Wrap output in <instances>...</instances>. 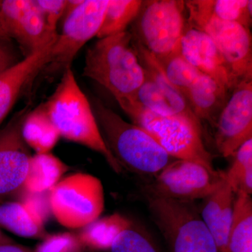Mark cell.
Segmentation results:
<instances>
[{
	"mask_svg": "<svg viewBox=\"0 0 252 252\" xmlns=\"http://www.w3.org/2000/svg\"><path fill=\"white\" fill-rule=\"evenodd\" d=\"M44 104L61 137L97 152L114 172H122L104 140L91 104L78 84L72 68L63 72L59 85Z\"/></svg>",
	"mask_w": 252,
	"mask_h": 252,
	"instance_id": "1",
	"label": "cell"
},
{
	"mask_svg": "<svg viewBox=\"0 0 252 252\" xmlns=\"http://www.w3.org/2000/svg\"><path fill=\"white\" fill-rule=\"evenodd\" d=\"M107 147L119 165L140 175H157L173 158L143 127L126 122L94 99L91 104Z\"/></svg>",
	"mask_w": 252,
	"mask_h": 252,
	"instance_id": "2",
	"label": "cell"
},
{
	"mask_svg": "<svg viewBox=\"0 0 252 252\" xmlns=\"http://www.w3.org/2000/svg\"><path fill=\"white\" fill-rule=\"evenodd\" d=\"M130 32L99 39L87 50L83 76L98 83L119 99H134L145 74Z\"/></svg>",
	"mask_w": 252,
	"mask_h": 252,
	"instance_id": "3",
	"label": "cell"
},
{
	"mask_svg": "<svg viewBox=\"0 0 252 252\" xmlns=\"http://www.w3.org/2000/svg\"><path fill=\"white\" fill-rule=\"evenodd\" d=\"M117 101L133 124L143 127L153 136L170 157L197 162L211 171H216L211 154L204 144L200 122L159 115L135 99L122 98Z\"/></svg>",
	"mask_w": 252,
	"mask_h": 252,
	"instance_id": "4",
	"label": "cell"
},
{
	"mask_svg": "<svg viewBox=\"0 0 252 252\" xmlns=\"http://www.w3.org/2000/svg\"><path fill=\"white\" fill-rule=\"evenodd\" d=\"M49 203L51 215L60 224L69 229H81L103 212V185L90 174H71L50 190Z\"/></svg>",
	"mask_w": 252,
	"mask_h": 252,
	"instance_id": "5",
	"label": "cell"
},
{
	"mask_svg": "<svg viewBox=\"0 0 252 252\" xmlns=\"http://www.w3.org/2000/svg\"><path fill=\"white\" fill-rule=\"evenodd\" d=\"M185 1H143L135 18L132 39L142 44L157 61L179 51L187 25Z\"/></svg>",
	"mask_w": 252,
	"mask_h": 252,
	"instance_id": "6",
	"label": "cell"
},
{
	"mask_svg": "<svg viewBox=\"0 0 252 252\" xmlns=\"http://www.w3.org/2000/svg\"><path fill=\"white\" fill-rule=\"evenodd\" d=\"M193 202L149 196L154 221L174 252H219L213 237Z\"/></svg>",
	"mask_w": 252,
	"mask_h": 252,
	"instance_id": "7",
	"label": "cell"
},
{
	"mask_svg": "<svg viewBox=\"0 0 252 252\" xmlns=\"http://www.w3.org/2000/svg\"><path fill=\"white\" fill-rule=\"evenodd\" d=\"M108 4L109 0H67L62 31L58 33L43 70L63 72L71 67L83 46L97 36Z\"/></svg>",
	"mask_w": 252,
	"mask_h": 252,
	"instance_id": "8",
	"label": "cell"
},
{
	"mask_svg": "<svg viewBox=\"0 0 252 252\" xmlns=\"http://www.w3.org/2000/svg\"><path fill=\"white\" fill-rule=\"evenodd\" d=\"M187 24L206 32L215 42L239 84L252 81V43L250 29L221 21L195 9L185 1Z\"/></svg>",
	"mask_w": 252,
	"mask_h": 252,
	"instance_id": "9",
	"label": "cell"
},
{
	"mask_svg": "<svg viewBox=\"0 0 252 252\" xmlns=\"http://www.w3.org/2000/svg\"><path fill=\"white\" fill-rule=\"evenodd\" d=\"M225 172L211 171L202 164L176 159L157 174L149 189L151 196L191 201L213 193Z\"/></svg>",
	"mask_w": 252,
	"mask_h": 252,
	"instance_id": "10",
	"label": "cell"
},
{
	"mask_svg": "<svg viewBox=\"0 0 252 252\" xmlns=\"http://www.w3.org/2000/svg\"><path fill=\"white\" fill-rule=\"evenodd\" d=\"M132 44L145 74L144 83L133 99L159 115L185 118L200 123L184 94L164 75L155 58L135 39H132Z\"/></svg>",
	"mask_w": 252,
	"mask_h": 252,
	"instance_id": "11",
	"label": "cell"
},
{
	"mask_svg": "<svg viewBox=\"0 0 252 252\" xmlns=\"http://www.w3.org/2000/svg\"><path fill=\"white\" fill-rule=\"evenodd\" d=\"M34 0H0V39L15 40L25 58L56 40Z\"/></svg>",
	"mask_w": 252,
	"mask_h": 252,
	"instance_id": "12",
	"label": "cell"
},
{
	"mask_svg": "<svg viewBox=\"0 0 252 252\" xmlns=\"http://www.w3.org/2000/svg\"><path fill=\"white\" fill-rule=\"evenodd\" d=\"M31 107L14 114L0 129V202L16 198L22 190L32 154L21 135V127Z\"/></svg>",
	"mask_w": 252,
	"mask_h": 252,
	"instance_id": "13",
	"label": "cell"
},
{
	"mask_svg": "<svg viewBox=\"0 0 252 252\" xmlns=\"http://www.w3.org/2000/svg\"><path fill=\"white\" fill-rule=\"evenodd\" d=\"M215 142L223 157H233L252 139V81L240 82L227 101L216 123Z\"/></svg>",
	"mask_w": 252,
	"mask_h": 252,
	"instance_id": "14",
	"label": "cell"
},
{
	"mask_svg": "<svg viewBox=\"0 0 252 252\" xmlns=\"http://www.w3.org/2000/svg\"><path fill=\"white\" fill-rule=\"evenodd\" d=\"M179 53L189 64L212 78L228 94L238 85L215 42L205 32L187 26L180 40Z\"/></svg>",
	"mask_w": 252,
	"mask_h": 252,
	"instance_id": "15",
	"label": "cell"
},
{
	"mask_svg": "<svg viewBox=\"0 0 252 252\" xmlns=\"http://www.w3.org/2000/svg\"><path fill=\"white\" fill-rule=\"evenodd\" d=\"M54 41L0 74V126L26 86L49 63Z\"/></svg>",
	"mask_w": 252,
	"mask_h": 252,
	"instance_id": "16",
	"label": "cell"
},
{
	"mask_svg": "<svg viewBox=\"0 0 252 252\" xmlns=\"http://www.w3.org/2000/svg\"><path fill=\"white\" fill-rule=\"evenodd\" d=\"M235 198L234 190L225 175L216 190L205 198L200 216L213 237L219 252H226Z\"/></svg>",
	"mask_w": 252,
	"mask_h": 252,
	"instance_id": "17",
	"label": "cell"
},
{
	"mask_svg": "<svg viewBox=\"0 0 252 252\" xmlns=\"http://www.w3.org/2000/svg\"><path fill=\"white\" fill-rule=\"evenodd\" d=\"M46 220L26 197L0 202V228L18 236L42 240L49 234L45 228Z\"/></svg>",
	"mask_w": 252,
	"mask_h": 252,
	"instance_id": "18",
	"label": "cell"
},
{
	"mask_svg": "<svg viewBox=\"0 0 252 252\" xmlns=\"http://www.w3.org/2000/svg\"><path fill=\"white\" fill-rule=\"evenodd\" d=\"M228 93L215 81L202 74L184 93L189 107L199 121L215 124L228 101Z\"/></svg>",
	"mask_w": 252,
	"mask_h": 252,
	"instance_id": "19",
	"label": "cell"
},
{
	"mask_svg": "<svg viewBox=\"0 0 252 252\" xmlns=\"http://www.w3.org/2000/svg\"><path fill=\"white\" fill-rule=\"evenodd\" d=\"M69 168L67 164L54 154H35L32 156L27 177L21 192L39 193L50 191L62 180Z\"/></svg>",
	"mask_w": 252,
	"mask_h": 252,
	"instance_id": "20",
	"label": "cell"
},
{
	"mask_svg": "<svg viewBox=\"0 0 252 252\" xmlns=\"http://www.w3.org/2000/svg\"><path fill=\"white\" fill-rule=\"evenodd\" d=\"M21 135L28 147L38 154L51 153L61 137L44 103L28 112L21 127Z\"/></svg>",
	"mask_w": 252,
	"mask_h": 252,
	"instance_id": "21",
	"label": "cell"
},
{
	"mask_svg": "<svg viewBox=\"0 0 252 252\" xmlns=\"http://www.w3.org/2000/svg\"><path fill=\"white\" fill-rule=\"evenodd\" d=\"M132 224L126 217L114 213L97 219L81 228L77 233L78 238L84 248L105 251L110 250L118 235Z\"/></svg>",
	"mask_w": 252,
	"mask_h": 252,
	"instance_id": "22",
	"label": "cell"
},
{
	"mask_svg": "<svg viewBox=\"0 0 252 252\" xmlns=\"http://www.w3.org/2000/svg\"><path fill=\"white\" fill-rule=\"evenodd\" d=\"M250 195L242 192L235 194L226 252H252V200Z\"/></svg>",
	"mask_w": 252,
	"mask_h": 252,
	"instance_id": "23",
	"label": "cell"
},
{
	"mask_svg": "<svg viewBox=\"0 0 252 252\" xmlns=\"http://www.w3.org/2000/svg\"><path fill=\"white\" fill-rule=\"evenodd\" d=\"M187 2L205 14L221 21L238 23L250 29L251 0H192Z\"/></svg>",
	"mask_w": 252,
	"mask_h": 252,
	"instance_id": "24",
	"label": "cell"
},
{
	"mask_svg": "<svg viewBox=\"0 0 252 252\" xmlns=\"http://www.w3.org/2000/svg\"><path fill=\"white\" fill-rule=\"evenodd\" d=\"M144 1L141 0H109L103 22L97 33L98 39L126 31L135 21Z\"/></svg>",
	"mask_w": 252,
	"mask_h": 252,
	"instance_id": "25",
	"label": "cell"
},
{
	"mask_svg": "<svg viewBox=\"0 0 252 252\" xmlns=\"http://www.w3.org/2000/svg\"><path fill=\"white\" fill-rule=\"evenodd\" d=\"M234 160L229 170L225 172L235 194L252 193V139L247 141L233 156Z\"/></svg>",
	"mask_w": 252,
	"mask_h": 252,
	"instance_id": "26",
	"label": "cell"
},
{
	"mask_svg": "<svg viewBox=\"0 0 252 252\" xmlns=\"http://www.w3.org/2000/svg\"><path fill=\"white\" fill-rule=\"evenodd\" d=\"M157 61L167 80L183 94L202 74L181 56L179 51Z\"/></svg>",
	"mask_w": 252,
	"mask_h": 252,
	"instance_id": "27",
	"label": "cell"
},
{
	"mask_svg": "<svg viewBox=\"0 0 252 252\" xmlns=\"http://www.w3.org/2000/svg\"><path fill=\"white\" fill-rule=\"evenodd\" d=\"M109 250L111 252H158L147 237L132 224L118 235Z\"/></svg>",
	"mask_w": 252,
	"mask_h": 252,
	"instance_id": "28",
	"label": "cell"
},
{
	"mask_svg": "<svg viewBox=\"0 0 252 252\" xmlns=\"http://www.w3.org/2000/svg\"><path fill=\"white\" fill-rule=\"evenodd\" d=\"M84 250L77 233L65 232L48 234L33 252H83Z\"/></svg>",
	"mask_w": 252,
	"mask_h": 252,
	"instance_id": "29",
	"label": "cell"
},
{
	"mask_svg": "<svg viewBox=\"0 0 252 252\" xmlns=\"http://www.w3.org/2000/svg\"><path fill=\"white\" fill-rule=\"evenodd\" d=\"M34 2L41 11L49 31L58 33V23L65 14L67 0H36Z\"/></svg>",
	"mask_w": 252,
	"mask_h": 252,
	"instance_id": "30",
	"label": "cell"
},
{
	"mask_svg": "<svg viewBox=\"0 0 252 252\" xmlns=\"http://www.w3.org/2000/svg\"><path fill=\"white\" fill-rule=\"evenodd\" d=\"M9 42V41L0 39V74L21 61L18 59V55Z\"/></svg>",
	"mask_w": 252,
	"mask_h": 252,
	"instance_id": "31",
	"label": "cell"
},
{
	"mask_svg": "<svg viewBox=\"0 0 252 252\" xmlns=\"http://www.w3.org/2000/svg\"><path fill=\"white\" fill-rule=\"evenodd\" d=\"M0 252H33V250L13 241L11 243L0 244Z\"/></svg>",
	"mask_w": 252,
	"mask_h": 252,
	"instance_id": "32",
	"label": "cell"
},
{
	"mask_svg": "<svg viewBox=\"0 0 252 252\" xmlns=\"http://www.w3.org/2000/svg\"><path fill=\"white\" fill-rule=\"evenodd\" d=\"M14 240L11 238H9L7 235H5L2 231H1V228H0V244L11 243Z\"/></svg>",
	"mask_w": 252,
	"mask_h": 252,
	"instance_id": "33",
	"label": "cell"
}]
</instances>
